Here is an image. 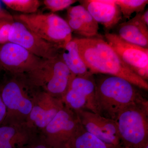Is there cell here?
Wrapping results in <instances>:
<instances>
[{"label":"cell","instance_id":"1","mask_svg":"<svg viewBox=\"0 0 148 148\" xmlns=\"http://www.w3.org/2000/svg\"><path fill=\"white\" fill-rule=\"evenodd\" d=\"M81 58L91 74L122 78L140 89L147 90L148 83L128 68L108 43L101 38H75Z\"/></svg>","mask_w":148,"mask_h":148},{"label":"cell","instance_id":"2","mask_svg":"<svg viewBox=\"0 0 148 148\" xmlns=\"http://www.w3.org/2000/svg\"><path fill=\"white\" fill-rule=\"evenodd\" d=\"M95 80V113L101 116L115 121L128 106L148 102L138 87L122 78L106 75Z\"/></svg>","mask_w":148,"mask_h":148},{"label":"cell","instance_id":"3","mask_svg":"<svg viewBox=\"0 0 148 148\" xmlns=\"http://www.w3.org/2000/svg\"><path fill=\"white\" fill-rule=\"evenodd\" d=\"M25 75L35 87L42 88L44 92L60 99L68 90L74 76L60 53L53 58L42 59L36 68Z\"/></svg>","mask_w":148,"mask_h":148},{"label":"cell","instance_id":"4","mask_svg":"<svg viewBox=\"0 0 148 148\" xmlns=\"http://www.w3.org/2000/svg\"><path fill=\"white\" fill-rule=\"evenodd\" d=\"M148 102L136 103L123 109L115 121L121 146L143 148L148 143Z\"/></svg>","mask_w":148,"mask_h":148},{"label":"cell","instance_id":"5","mask_svg":"<svg viewBox=\"0 0 148 148\" xmlns=\"http://www.w3.org/2000/svg\"><path fill=\"white\" fill-rule=\"evenodd\" d=\"M13 17L40 38L61 49L73 39V32L67 21L54 13L21 14Z\"/></svg>","mask_w":148,"mask_h":148},{"label":"cell","instance_id":"6","mask_svg":"<svg viewBox=\"0 0 148 148\" xmlns=\"http://www.w3.org/2000/svg\"><path fill=\"white\" fill-rule=\"evenodd\" d=\"M13 75L0 89L7 109L6 117L3 124L10 123L13 116L19 119L28 118L37 94L32 98L37 92L34 91L36 87L30 83L25 74Z\"/></svg>","mask_w":148,"mask_h":148},{"label":"cell","instance_id":"7","mask_svg":"<svg viewBox=\"0 0 148 148\" xmlns=\"http://www.w3.org/2000/svg\"><path fill=\"white\" fill-rule=\"evenodd\" d=\"M81 125L76 112L64 106L44 129L47 144L53 148H68Z\"/></svg>","mask_w":148,"mask_h":148},{"label":"cell","instance_id":"8","mask_svg":"<svg viewBox=\"0 0 148 148\" xmlns=\"http://www.w3.org/2000/svg\"><path fill=\"white\" fill-rule=\"evenodd\" d=\"M105 36L106 41L128 68L147 81L148 48L127 42L116 34L107 33Z\"/></svg>","mask_w":148,"mask_h":148},{"label":"cell","instance_id":"9","mask_svg":"<svg viewBox=\"0 0 148 148\" xmlns=\"http://www.w3.org/2000/svg\"><path fill=\"white\" fill-rule=\"evenodd\" d=\"M9 41L21 46L30 53L42 59L56 57L61 49L43 39L32 32L23 23L14 20L11 26Z\"/></svg>","mask_w":148,"mask_h":148},{"label":"cell","instance_id":"10","mask_svg":"<svg viewBox=\"0 0 148 148\" xmlns=\"http://www.w3.org/2000/svg\"><path fill=\"white\" fill-rule=\"evenodd\" d=\"M42 59L14 43L0 44V70H5L12 75L29 73Z\"/></svg>","mask_w":148,"mask_h":148},{"label":"cell","instance_id":"11","mask_svg":"<svg viewBox=\"0 0 148 148\" xmlns=\"http://www.w3.org/2000/svg\"><path fill=\"white\" fill-rule=\"evenodd\" d=\"M76 112L82 125L87 132L108 145L116 148L120 147V139L115 121L89 111L80 110Z\"/></svg>","mask_w":148,"mask_h":148},{"label":"cell","instance_id":"12","mask_svg":"<svg viewBox=\"0 0 148 148\" xmlns=\"http://www.w3.org/2000/svg\"><path fill=\"white\" fill-rule=\"evenodd\" d=\"M36 96L28 117L36 127L44 129L64 107V104L61 99L44 91L38 92Z\"/></svg>","mask_w":148,"mask_h":148},{"label":"cell","instance_id":"13","mask_svg":"<svg viewBox=\"0 0 148 148\" xmlns=\"http://www.w3.org/2000/svg\"><path fill=\"white\" fill-rule=\"evenodd\" d=\"M79 1L95 21L108 30L113 28L121 20V12L115 1L84 0Z\"/></svg>","mask_w":148,"mask_h":148},{"label":"cell","instance_id":"14","mask_svg":"<svg viewBox=\"0 0 148 148\" xmlns=\"http://www.w3.org/2000/svg\"><path fill=\"white\" fill-rule=\"evenodd\" d=\"M67 21L72 32L85 38L98 36L99 25L83 6L70 7L67 10Z\"/></svg>","mask_w":148,"mask_h":148},{"label":"cell","instance_id":"15","mask_svg":"<svg viewBox=\"0 0 148 148\" xmlns=\"http://www.w3.org/2000/svg\"><path fill=\"white\" fill-rule=\"evenodd\" d=\"M141 12L119 24L117 35L127 42L148 48V26L142 21Z\"/></svg>","mask_w":148,"mask_h":148},{"label":"cell","instance_id":"16","mask_svg":"<svg viewBox=\"0 0 148 148\" xmlns=\"http://www.w3.org/2000/svg\"><path fill=\"white\" fill-rule=\"evenodd\" d=\"M95 80L89 73L83 76H73L69 87L75 93L86 101L90 112L95 113Z\"/></svg>","mask_w":148,"mask_h":148},{"label":"cell","instance_id":"17","mask_svg":"<svg viewBox=\"0 0 148 148\" xmlns=\"http://www.w3.org/2000/svg\"><path fill=\"white\" fill-rule=\"evenodd\" d=\"M29 135L18 124L0 126V148H21L28 142Z\"/></svg>","mask_w":148,"mask_h":148},{"label":"cell","instance_id":"18","mask_svg":"<svg viewBox=\"0 0 148 148\" xmlns=\"http://www.w3.org/2000/svg\"><path fill=\"white\" fill-rule=\"evenodd\" d=\"M60 55L74 76H83L90 73L81 58L77 43L72 39L61 50Z\"/></svg>","mask_w":148,"mask_h":148},{"label":"cell","instance_id":"19","mask_svg":"<svg viewBox=\"0 0 148 148\" xmlns=\"http://www.w3.org/2000/svg\"><path fill=\"white\" fill-rule=\"evenodd\" d=\"M68 148H116L87 132L81 125Z\"/></svg>","mask_w":148,"mask_h":148},{"label":"cell","instance_id":"20","mask_svg":"<svg viewBox=\"0 0 148 148\" xmlns=\"http://www.w3.org/2000/svg\"><path fill=\"white\" fill-rule=\"evenodd\" d=\"M1 1L9 8L23 14L36 13L40 5V2L38 0H3Z\"/></svg>","mask_w":148,"mask_h":148},{"label":"cell","instance_id":"21","mask_svg":"<svg viewBox=\"0 0 148 148\" xmlns=\"http://www.w3.org/2000/svg\"><path fill=\"white\" fill-rule=\"evenodd\" d=\"M116 3L118 6L122 15L125 18H129L131 15L144 11L148 3L147 0H117Z\"/></svg>","mask_w":148,"mask_h":148},{"label":"cell","instance_id":"22","mask_svg":"<svg viewBox=\"0 0 148 148\" xmlns=\"http://www.w3.org/2000/svg\"><path fill=\"white\" fill-rule=\"evenodd\" d=\"M77 1L75 0H45L43 3L46 8L54 13L69 8Z\"/></svg>","mask_w":148,"mask_h":148},{"label":"cell","instance_id":"23","mask_svg":"<svg viewBox=\"0 0 148 148\" xmlns=\"http://www.w3.org/2000/svg\"><path fill=\"white\" fill-rule=\"evenodd\" d=\"M14 20L13 16L9 18H0V44L9 42V34Z\"/></svg>","mask_w":148,"mask_h":148},{"label":"cell","instance_id":"24","mask_svg":"<svg viewBox=\"0 0 148 148\" xmlns=\"http://www.w3.org/2000/svg\"><path fill=\"white\" fill-rule=\"evenodd\" d=\"M7 116V109L0 93V126L3 124Z\"/></svg>","mask_w":148,"mask_h":148},{"label":"cell","instance_id":"25","mask_svg":"<svg viewBox=\"0 0 148 148\" xmlns=\"http://www.w3.org/2000/svg\"><path fill=\"white\" fill-rule=\"evenodd\" d=\"M141 19L145 24L148 26V10L147 9L145 11L141 12Z\"/></svg>","mask_w":148,"mask_h":148},{"label":"cell","instance_id":"26","mask_svg":"<svg viewBox=\"0 0 148 148\" xmlns=\"http://www.w3.org/2000/svg\"><path fill=\"white\" fill-rule=\"evenodd\" d=\"M12 16L10 14L7 13L6 12L3 10L2 9L1 5H0V18H9V17H12Z\"/></svg>","mask_w":148,"mask_h":148},{"label":"cell","instance_id":"27","mask_svg":"<svg viewBox=\"0 0 148 148\" xmlns=\"http://www.w3.org/2000/svg\"><path fill=\"white\" fill-rule=\"evenodd\" d=\"M29 148H53L51 147L50 146L48 145L47 144L45 145L44 144H39V145H35L32 146Z\"/></svg>","mask_w":148,"mask_h":148},{"label":"cell","instance_id":"28","mask_svg":"<svg viewBox=\"0 0 148 148\" xmlns=\"http://www.w3.org/2000/svg\"><path fill=\"white\" fill-rule=\"evenodd\" d=\"M143 148H148V144H146L144 146Z\"/></svg>","mask_w":148,"mask_h":148}]
</instances>
